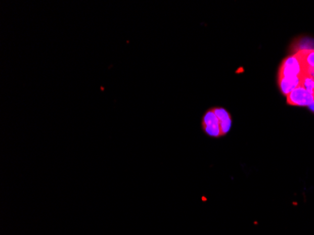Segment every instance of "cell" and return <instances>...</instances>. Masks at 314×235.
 Wrapping results in <instances>:
<instances>
[{"mask_svg":"<svg viewBox=\"0 0 314 235\" xmlns=\"http://www.w3.org/2000/svg\"><path fill=\"white\" fill-rule=\"evenodd\" d=\"M302 74L300 61L296 58V56H290L285 59L282 62L280 72L279 78L281 77H295L300 76Z\"/></svg>","mask_w":314,"mask_h":235,"instance_id":"obj_1","label":"cell"},{"mask_svg":"<svg viewBox=\"0 0 314 235\" xmlns=\"http://www.w3.org/2000/svg\"><path fill=\"white\" fill-rule=\"evenodd\" d=\"M287 103L294 107H308L314 100L312 94L307 92L304 87L295 88L290 94H288Z\"/></svg>","mask_w":314,"mask_h":235,"instance_id":"obj_2","label":"cell"},{"mask_svg":"<svg viewBox=\"0 0 314 235\" xmlns=\"http://www.w3.org/2000/svg\"><path fill=\"white\" fill-rule=\"evenodd\" d=\"M301 75L295 77H281L279 78V86L281 92L287 96L288 94L291 93L295 88L301 87Z\"/></svg>","mask_w":314,"mask_h":235,"instance_id":"obj_3","label":"cell"},{"mask_svg":"<svg viewBox=\"0 0 314 235\" xmlns=\"http://www.w3.org/2000/svg\"><path fill=\"white\" fill-rule=\"evenodd\" d=\"M293 49L295 51V53L299 51H309L314 50V40L308 37L300 38L299 40H296L293 45Z\"/></svg>","mask_w":314,"mask_h":235,"instance_id":"obj_4","label":"cell"},{"mask_svg":"<svg viewBox=\"0 0 314 235\" xmlns=\"http://www.w3.org/2000/svg\"><path fill=\"white\" fill-rule=\"evenodd\" d=\"M294 55L300 61L301 66L314 68V50L299 51Z\"/></svg>","mask_w":314,"mask_h":235,"instance_id":"obj_5","label":"cell"},{"mask_svg":"<svg viewBox=\"0 0 314 235\" xmlns=\"http://www.w3.org/2000/svg\"><path fill=\"white\" fill-rule=\"evenodd\" d=\"M302 82H301V87H304L307 92L312 94L314 96V79L310 78L308 76H306L304 74H301Z\"/></svg>","mask_w":314,"mask_h":235,"instance_id":"obj_6","label":"cell"},{"mask_svg":"<svg viewBox=\"0 0 314 235\" xmlns=\"http://www.w3.org/2000/svg\"><path fill=\"white\" fill-rule=\"evenodd\" d=\"M213 110H214V114L217 117V119L219 120L220 122L231 119V115H230V113L228 112L225 108H213Z\"/></svg>","mask_w":314,"mask_h":235,"instance_id":"obj_7","label":"cell"},{"mask_svg":"<svg viewBox=\"0 0 314 235\" xmlns=\"http://www.w3.org/2000/svg\"><path fill=\"white\" fill-rule=\"evenodd\" d=\"M307 108H308V109H309L310 111H312V112H314V100L313 101H312V103H311V104H310V105H309V106L307 107Z\"/></svg>","mask_w":314,"mask_h":235,"instance_id":"obj_8","label":"cell"}]
</instances>
